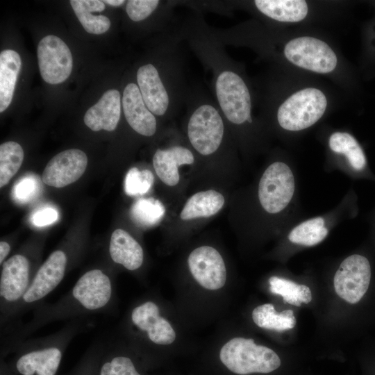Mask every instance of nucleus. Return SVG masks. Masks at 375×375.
<instances>
[{
    "label": "nucleus",
    "instance_id": "1",
    "mask_svg": "<svg viewBox=\"0 0 375 375\" xmlns=\"http://www.w3.org/2000/svg\"><path fill=\"white\" fill-rule=\"evenodd\" d=\"M114 281L102 269L86 271L66 294L57 301H43L33 309L30 321L19 323L1 333L3 351H10L19 342L44 326L57 321L73 320L85 316L108 312L115 299Z\"/></svg>",
    "mask_w": 375,
    "mask_h": 375
},
{
    "label": "nucleus",
    "instance_id": "8",
    "mask_svg": "<svg viewBox=\"0 0 375 375\" xmlns=\"http://www.w3.org/2000/svg\"><path fill=\"white\" fill-rule=\"evenodd\" d=\"M368 259L360 254L345 258L335 274L333 283L337 294L349 303H358L368 290L371 280Z\"/></svg>",
    "mask_w": 375,
    "mask_h": 375
},
{
    "label": "nucleus",
    "instance_id": "11",
    "mask_svg": "<svg viewBox=\"0 0 375 375\" xmlns=\"http://www.w3.org/2000/svg\"><path fill=\"white\" fill-rule=\"evenodd\" d=\"M188 263L192 275L204 288L215 290L224 285L226 266L215 248L202 246L194 249L188 257Z\"/></svg>",
    "mask_w": 375,
    "mask_h": 375
},
{
    "label": "nucleus",
    "instance_id": "22",
    "mask_svg": "<svg viewBox=\"0 0 375 375\" xmlns=\"http://www.w3.org/2000/svg\"><path fill=\"white\" fill-rule=\"evenodd\" d=\"M331 149L337 153L344 154L350 165L356 171L363 170L367 165L365 155L357 142L349 133L335 132L328 141Z\"/></svg>",
    "mask_w": 375,
    "mask_h": 375
},
{
    "label": "nucleus",
    "instance_id": "25",
    "mask_svg": "<svg viewBox=\"0 0 375 375\" xmlns=\"http://www.w3.org/2000/svg\"><path fill=\"white\" fill-rule=\"evenodd\" d=\"M322 217L306 220L294 227L288 235L290 242L304 246H314L321 242L328 235Z\"/></svg>",
    "mask_w": 375,
    "mask_h": 375
},
{
    "label": "nucleus",
    "instance_id": "16",
    "mask_svg": "<svg viewBox=\"0 0 375 375\" xmlns=\"http://www.w3.org/2000/svg\"><path fill=\"white\" fill-rule=\"evenodd\" d=\"M108 253L113 262L129 271L138 269L144 262L142 247L127 231L122 228L112 233Z\"/></svg>",
    "mask_w": 375,
    "mask_h": 375
},
{
    "label": "nucleus",
    "instance_id": "4",
    "mask_svg": "<svg viewBox=\"0 0 375 375\" xmlns=\"http://www.w3.org/2000/svg\"><path fill=\"white\" fill-rule=\"evenodd\" d=\"M222 362L239 375L267 374L279 367L281 360L271 349L256 344L253 339L234 338L221 349Z\"/></svg>",
    "mask_w": 375,
    "mask_h": 375
},
{
    "label": "nucleus",
    "instance_id": "30",
    "mask_svg": "<svg viewBox=\"0 0 375 375\" xmlns=\"http://www.w3.org/2000/svg\"><path fill=\"white\" fill-rule=\"evenodd\" d=\"M58 218V212L56 209L44 207L36 210L32 215L31 221L35 226L42 227L53 224Z\"/></svg>",
    "mask_w": 375,
    "mask_h": 375
},
{
    "label": "nucleus",
    "instance_id": "32",
    "mask_svg": "<svg viewBox=\"0 0 375 375\" xmlns=\"http://www.w3.org/2000/svg\"><path fill=\"white\" fill-rule=\"evenodd\" d=\"M103 2L112 6H120L126 3L124 0H106L103 1Z\"/></svg>",
    "mask_w": 375,
    "mask_h": 375
},
{
    "label": "nucleus",
    "instance_id": "27",
    "mask_svg": "<svg viewBox=\"0 0 375 375\" xmlns=\"http://www.w3.org/2000/svg\"><path fill=\"white\" fill-rule=\"evenodd\" d=\"M99 375H141L132 359L126 355L108 352L99 369Z\"/></svg>",
    "mask_w": 375,
    "mask_h": 375
},
{
    "label": "nucleus",
    "instance_id": "2",
    "mask_svg": "<svg viewBox=\"0 0 375 375\" xmlns=\"http://www.w3.org/2000/svg\"><path fill=\"white\" fill-rule=\"evenodd\" d=\"M179 26L167 28L156 51L155 61L142 64L136 71V83L149 110L156 117H174L183 107L188 85L181 49Z\"/></svg>",
    "mask_w": 375,
    "mask_h": 375
},
{
    "label": "nucleus",
    "instance_id": "6",
    "mask_svg": "<svg viewBox=\"0 0 375 375\" xmlns=\"http://www.w3.org/2000/svg\"><path fill=\"white\" fill-rule=\"evenodd\" d=\"M283 53L294 65L319 74L331 72L338 63L335 53L325 42L310 36L289 41Z\"/></svg>",
    "mask_w": 375,
    "mask_h": 375
},
{
    "label": "nucleus",
    "instance_id": "31",
    "mask_svg": "<svg viewBox=\"0 0 375 375\" xmlns=\"http://www.w3.org/2000/svg\"><path fill=\"white\" fill-rule=\"evenodd\" d=\"M10 244L8 242H0V264L1 265L6 260V259L10 253Z\"/></svg>",
    "mask_w": 375,
    "mask_h": 375
},
{
    "label": "nucleus",
    "instance_id": "21",
    "mask_svg": "<svg viewBox=\"0 0 375 375\" xmlns=\"http://www.w3.org/2000/svg\"><path fill=\"white\" fill-rule=\"evenodd\" d=\"M252 319L258 326L277 331L291 329L296 324L292 310L276 312L272 303H265L255 308L252 312Z\"/></svg>",
    "mask_w": 375,
    "mask_h": 375
},
{
    "label": "nucleus",
    "instance_id": "29",
    "mask_svg": "<svg viewBox=\"0 0 375 375\" xmlns=\"http://www.w3.org/2000/svg\"><path fill=\"white\" fill-rule=\"evenodd\" d=\"M42 185L38 175H24L13 185V199L19 203H26L35 199L41 193Z\"/></svg>",
    "mask_w": 375,
    "mask_h": 375
},
{
    "label": "nucleus",
    "instance_id": "13",
    "mask_svg": "<svg viewBox=\"0 0 375 375\" xmlns=\"http://www.w3.org/2000/svg\"><path fill=\"white\" fill-rule=\"evenodd\" d=\"M125 119L131 128L144 137L154 135L158 130V120L145 104L137 83H128L122 97Z\"/></svg>",
    "mask_w": 375,
    "mask_h": 375
},
{
    "label": "nucleus",
    "instance_id": "5",
    "mask_svg": "<svg viewBox=\"0 0 375 375\" xmlns=\"http://www.w3.org/2000/svg\"><path fill=\"white\" fill-rule=\"evenodd\" d=\"M326 106L327 100L323 92L315 88H304L279 106L277 121L285 130L301 131L316 123L324 115Z\"/></svg>",
    "mask_w": 375,
    "mask_h": 375
},
{
    "label": "nucleus",
    "instance_id": "7",
    "mask_svg": "<svg viewBox=\"0 0 375 375\" xmlns=\"http://www.w3.org/2000/svg\"><path fill=\"white\" fill-rule=\"evenodd\" d=\"M294 192L293 174L282 162L271 164L264 172L258 185L260 203L271 214L283 210L291 201Z\"/></svg>",
    "mask_w": 375,
    "mask_h": 375
},
{
    "label": "nucleus",
    "instance_id": "3",
    "mask_svg": "<svg viewBox=\"0 0 375 375\" xmlns=\"http://www.w3.org/2000/svg\"><path fill=\"white\" fill-rule=\"evenodd\" d=\"M85 327V320L77 318L52 334L19 342L11 350L16 351V372L19 375H56L67 347Z\"/></svg>",
    "mask_w": 375,
    "mask_h": 375
},
{
    "label": "nucleus",
    "instance_id": "28",
    "mask_svg": "<svg viewBox=\"0 0 375 375\" xmlns=\"http://www.w3.org/2000/svg\"><path fill=\"white\" fill-rule=\"evenodd\" d=\"M154 181L152 172L133 167L127 172L124 180V191L129 196L142 195L148 192Z\"/></svg>",
    "mask_w": 375,
    "mask_h": 375
},
{
    "label": "nucleus",
    "instance_id": "10",
    "mask_svg": "<svg viewBox=\"0 0 375 375\" xmlns=\"http://www.w3.org/2000/svg\"><path fill=\"white\" fill-rule=\"evenodd\" d=\"M131 327L147 340L157 345L172 343L176 333L169 322L160 314L159 306L152 301H146L135 306L129 316Z\"/></svg>",
    "mask_w": 375,
    "mask_h": 375
},
{
    "label": "nucleus",
    "instance_id": "14",
    "mask_svg": "<svg viewBox=\"0 0 375 375\" xmlns=\"http://www.w3.org/2000/svg\"><path fill=\"white\" fill-rule=\"evenodd\" d=\"M122 107L119 92L115 89L109 90L87 110L84 122L93 131H112L119 122Z\"/></svg>",
    "mask_w": 375,
    "mask_h": 375
},
{
    "label": "nucleus",
    "instance_id": "20",
    "mask_svg": "<svg viewBox=\"0 0 375 375\" xmlns=\"http://www.w3.org/2000/svg\"><path fill=\"white\" fill-rule=\"evenodd\" d=\"M72 7L77 18L84 29L89 33L99 35L106 32L110 27V21L105 15L92 14L101 12L105 4L99 0H71Z\"/></svg>",
    "mask_w": 375,
    "mask_h": 375
},
{
    "label": "nucleus",
    "instance_id": "12",
    "mask_svg": "<svg viewBox=\"0 0 375 375\" xmlns=\"http://www.w3.org/2000/svg\"><path fill=\"white\" fill-rule=\"evenodd\" d=\"M88 157L83 151L70 149L58 153L47 164L42 181L47 185L63 188L76 181L85 172Z\"/></svg>",
    "mask_w": 375,
    "mask_h": 375
},
{
    "label": "nucleus",
    "instance_id": "17",
    "mask_svg": "<svg viewBox=\"0 0 375 375\" xmlns=\"http://www.w3.org/2000/svg\"><path fill=\"white\" fill-rule=\"evenodd\" d=\"M254 8L264 16L281 22H297L307 15L308 7L301 0H255Z\"/></svg>",
    "mask_w": 375,
    "mask_h": 375
},
{
    "label": "nucleus",
    "instance_id": "24",
    "mask_svg": "<svg viewBox=\"0 0 375 375\" xmlns=\"http://www.w3.org/2000/svg\"><path fill=\"white\" fill-rule=\"evenodd\" d=\"M165 213L160 201L153 198L140 199L131 208V217L139 226L149 228L158 224Z\"/></svg>",
    "mask_w": 375,
    "mask_h": 375
},
{
    "label": "nucleus",
    "instance_id": "9",
    "mask_svg": "<svg viewBox=\"0 0 375 375\" xmlns=\"http://www.w3.org/2000/svg\"><path fill=\"white\" fill-rule=\"evenodd\" d=\"M37 54L40 74L45 82L58 84L71 74L72 53L60 38L53 35L44 37L38 45Z\"/></svg>",
    "mask_w": 375,
    "mask_h": 375
},
{
    "label": "nucleus",
    "instance_id": "18",
    "mask_svg": "<svg viewBox=\"0 0 375 375\" xmlns=\"http://www.w3.org/2000/svg\"><path fill=\"white\" fill-rule=\"evenodd\" d=\"M22 65L17 52L6 49L0 53V112L10 104Z\"/></svg>",
    "mask_w": 375,
    "mask_h": 375
},
{
    "label": "nucleus",
    "instance_id": "15",
    "mask_svg": "<svg viewBox=\"0 0 375 375\" xmlns=\"http://www.w3.org/2000/svg\"><path fill=\"white\" fill-rule=\"evenodd\" d=\"M194 162V156L192 151L180 144L158 149L153 156V165L157 176L169 186H175L179 182L180 166L191 165Z\"/></svg>",
    "mask_w": 375,
    "mask_h": 375
},
{
    "label": "nucleus",
    "instance_id": "19",
    "mask_svg": "<svg viewBox=\"0 0 375 375\" xmlns=\"http://www.w3.org/2000/svg\"><path fill=\"white\" fill-rule=\"evenodd\" d=\"M225 199L219 192L213 190L193 194L185 203L180 217L189 220L199 217H209L217 214L224 206Z\"/></svg>",
    "mask_w": 375,
    "mask_h": 375
},
{
    "label": "nucleus",
    "instance_id": "23",
    "mask_svg": "<svg viewBox=\"0 0 375 375\" xmlns=\"http://www.w3.org/2000/svg\"><path fill=\"white\" fill-rule=\"evenodd\" d=\"M269 283L272 293L281 295L285 302L291 305L301 306V303H308L312 300L311 291L305 285L277 276L270 277Z\"/></svg>",
    "mask_w": 375,
    "mask_h": 375
},
{
    "label": "nucleus",
    "instance_id": "26",
    "mask_svg": "<svg viewBox=\"0 0 375 375\" xmlns=\"http://www.w3.org/2000/svg\"><path fill=\"white\" fill-rule=\"evenodd\" d=\"M24 151L19 144L9 141L0 145V187L10 181L20 168L24 160Z\"/></svg>",
    "mask_w": 375,
    "mask_h": 375
}]
</instances>
